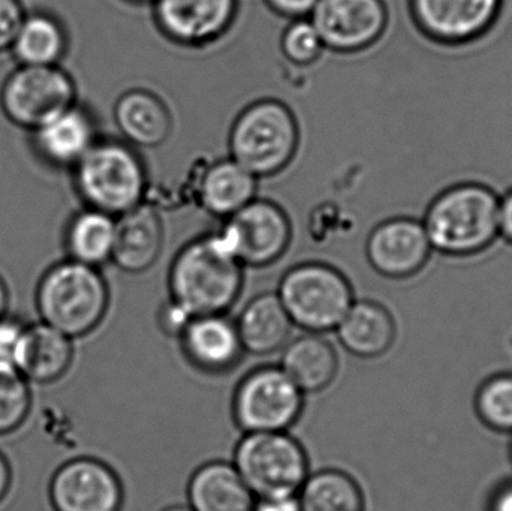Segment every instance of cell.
I'll return each instance as SVG.
<instances>
[{"instance_id":"cell-35","label":"cell","mask_w":512,"mask_h":511,"mask_svg":"<svg viewBox=\"0 0 512 511\" xmlns=\"http://www.w3.org/2000/svg\"><path fill=\"white\" fill-rule=\"evenodd\" d=\"M268 5L283 17L300 20L310 17L318 0H267Z\"/></svg>"},{"instance_id":"cell-41","label":"cell","mask_w":512,"mask_h":511,"mask_svg":"<svg viewBox=\"0 0 512 511\" xmlns=\"http://www.w3.org/2000/svg\"><path fill=\"white\" fill-rule=\"evenodd\" d=\"M164 511H194L191 507H171V509H167Z\"/></svg>"},{"instance_id":"cell-36","label":"cell","mask_w":512,"mask_h":511,"mask_svg":"<svg viewBox=\"0 0 512 511\" xmlns=\"http://www.w3.org/2000/svg\"><path fill=\"white\" fill-rule=\"evenodd\" d=\"M499 233L512 243V191L499 200Z\"/></svg>"},{"instance_id":"cell-13","label":"cell","mask_w":512,"mask_h":511,"mask_svg":"<svg viewBox=\"0 0 512 511\" xmlns=\"http://www.w3.org/2000/svg\"><path fill=\"white\" fill-rule=\"evenodd\" d=\"M502 0H411L415 23L441 44L474 41L495 24Z\"/></svg>"},{"instance_id":"cell-8","label":"cell","mask_w":512,"mask_h":511,"mask_svg":"<svg viewBox=\"0 0 512 511\" xmlns=\"http://www.w3.org/2000/svg\"><path fill=\"white\" fill-rule=\"evenodd\" d=\"M303 395L277 366L256 369L237 387L234 419L246 434L286 432L300 417Z\"/></svg>"},{"instance_id":"cell-30","label":"cell","mask_w":512,"mask_h":511,"mask_svg":"<svg viewBox=\"0 0 512 511\" xmlns=\"http://www.w3.org/2000/svg\"><path fill=\"white\" fill-rule=\"evenodd\" d=\"M478 416L493 431L512 432V374L495 375L475 399Z\"/></svg>"},{"instance_id":"cell-23","label":"cell","mask_w":512,"mask_h":511,"mask_svg":"<svg viewBox=\"0 0 512 511\" xmlns=\"http://www.w3.org/2000/svg\"><path fill=\"white\" fill-rule=\"evenodd\" d=\"M114 119L128 144L147 149L165 143L173 128L167 105L147 90L126 92L117 101Z\"/></svg>"},{"instance_id":"cell-6","label":"cell","mask_w":512,"mask_h":511,"mask_svg":"<svg viewBox=\"0 0 512 511\" xmlns=\"http://www.w3.org/2000/svg\"><path fill=\"white\" fill-rule=\"evenodd\" d=\"M297 146V120L285 104L274 99L249 105L231 129V158L255 177L282 171Z\"/></svg>"},{"instance_id":"cell-28","label":"cell","mask_w":512,"mask_h":511,"mask_svg":"<svg viewBox=\"0 0 512 511\" xmlns=\"http://www.w3.org/2000/svg\"><path fill=\"white\" fill-rule=\"evenodd\" d=\"M66 39L62 26L44 14L24 17L11 48L21 65H57L65 53Z\"/></svg>"},{"instance_id":"cell-19","label":"cell","mask_w":512,"mask_h":511,"mask_svg":"<svg viewBox=\"0 0 512 511\" xmlns=\"http://www.w3.org/2000/svg\"><path fill=\"white\" fill-rule=\"evenodd\" d=\"M188 495L194 511H255L258 504L239 471L227 462L198 468L189 482Z\"/></svg>"},{"instance_id":"cell-31","label":"cell","mask_w":512,"mask_h":511,"mask_svg":"<svg viewBox=\"0 0 512 511\" xmlns=\"http://www.w3.org/2000/svg\"><path fill=\"white\" fill-rule=\"evenodd\" d=\"M324 44L318 30L307 18L294 20L282 36V51L286 59L297 65H309L321 54Z\"/></svg>"},{"instance_id":"cell-29","label":"cell","mask_w":512,"mask_h":511,"mask_svg":"<svg viewBox=\"0 0 512 511\" xmlns=\"http://www.w3.org/2000/svg\"><path fill=\"white\" fill-rule=\"evenodd\" d=\"M32 407L29 381L12 363L0 362V435L17 431Z\"/></svg>"},{"instance_id":"cell-14","label":"cell","mask_w":512,"mask_h":511,"mask_svg":"<svg viewBox=\"0 0 512 511\" xmlns=\"http://www.w3.org/2000/svg\"><path fill=\"white\" fill-rule=\"evenodd\" d=\"M432 249L423 222L411 218L382 222L372 231L366 246L373 269L388 278H409L420 272Z\"/></svg>"},{"instance_id":"cell-24","label":"cell","mask_w":512,"mask_h":511,"mask_svg":"<svg viewBox=\"0 0 512 511\" xmlns=\"http://www.w3.org/2000/svg\"><path fill=\"white\" fill-rule=\"evenodd\" d=\"M280 369L303 393H316L333 383L339 369L336 351L318 333H307L289 342Z\"/></svg>"},{"instance_id":"cell-10","label":"cell","mask_w":512,"mask_h":511,"mask_svg":"<svg viewBox=\"0 0 512 511\" xmlns=\"http://www.w3.org/2000/svg\"><path fill=\"white\" fill-rule=\"evenodd\" d=\"M216 234L242 266L264 267L279 260L288 248L291 224L277 204L255 198Z\"/></svg>"},{"instance_id":"cell-26","label":"cell","mask_w":512,"mask_h":511,"mask_svg":"<svg viewBox=\"0 0 512 511\" xmlns=\"http://www.w3.org/2000/svg\"><path fill=\"white\" fill-rule=\"evenodd\" d=\"M116 216L92 209L78 213L69 225L68 251L71 260L98 269L113 257Z\"/></svg>"},{"instance_id":"cell-33","label":"cell","mask_w":512,"mask_h":511,"mask_svg":"<svg viewBox=\"0 0 512 511\" xmlns=\"http://www.w3.org/2000/svg\"><path fill=\"white\" fill-rule=\"evenodd\" d=\"M24 324L12 318H0V362L12 363L15 348L23 335Z\"/></svg>"},{"instance_id":"cell-37","label":"cell","mask_w":512,"mask_h":511,"mask_svg":"<svg viewBox=\"0 0 512 511\" xmlns=\"http://www.w3.org/2000/svg\"><path fill=\"white\" fill-rule=\"evenodd\" d=\"M490 511H512V482L498 489L490 504Z\"/></svg>"},{"instance_id":"cell-32","label":"cell","mask_w":512,"mask_h":511,"mask_svg":"<svg viewBox=\"0 0 512 511\" xmlns=\"http://www.w3.org/2000/svg\"><path fill=\"white\" fill-rule=\"evenodd\" d=\"M24 17L18 0H0V50L11 47Z\"/></svg>"},{"instance_id":"cell-4","label":"cell","mask_w":512,"mask_h":511,"mask_svg":"<svg viewBox=\"0 0 512 511\" xmlns=\"http://www.w3.org/2000/svg\"><path fill=\"white\" fill-rule=\"evenodd\" d=\"M74 167L78 192L92 209L120 216L143 204L146 167L131 144L96 141Z\"/></svg>"},{"instance_id":"cell-39","label":"cell","mask_w":512,"mask_h":511,"mask_svg":"<svg viewBox=\"0 0 512 511\" xmlns=\"http://www.w3.org/2000/svg\"><path fill=\"white\" fill-rule=\"evenodd\" d=\"M12 483V473L11 467H9V462L6 461L3 453H0V501L6 497L8 494L9 488H11Z\"/></svg>"},{"instance_id":"cell-3","label":"cell","mask_w":512,"mask_h":511,"mask_svg":"<svg viewBox=\"0 0 512 511\" xmlns=\"http://www.w3.org/2000/svg\"><path fill=\"white\" fill-rule=\"evenodd\" d=\"M108 288L96 267L68 260L51 267L36 294L42 323L68 338H81L99 326L108 308Z\"/></svg>"},{"instance_id":"cell-2","label":"cell","mask_w":512,"mask_h":511,"mask_svg":"<svg viewBox=\"0 0 512 511\" xmlns=\"http://www.w3.org/2000/svg\"><path fill=\"white\" fill-rule=\"evenodd\" d=\"M423 225L436 251L478 254L498 237L499 197L480 183L453 186L432 201Z\"/></svg>"},{"instance_id":"cell-11","label":"cell","mask_w":512,"mask_h":511,"mask_svg":"<svg viewBox=\"0 0 512 511\" xmlns=\"http://www.w3.org/2000/svg\"><path fill=\"white\" fill-rule=\"evenodd\" d=\"M48 494L54 511H120L123 504L117 474L92 458L63 464L51 477Z\"/></svg>"},{"instance_id":"cell-20","label":"cell","mask_w":512,"mask_h":511,"mask_svg":"<svg viewBox=\"0 0 512 511\" xmlns=\"http://www.w3.org/2000/svg\"><path fill=\"white\" fill-rule=\"evenodd\" d=\"M340 344L363 359L382 356L396 339V323L387 308L370 300L352 303L339 326Z\"/></svg>"},{"instance_id":"cell-7","label":"cell","mask_w":512,"mask_h":511,"mask_svg":"<svg viewBox=\"0 0 512 511\" xmlns=\"http://www.w3.org/2000/svg\"><path fill=\"white\" fill-rule=\"evenodd\" d=\"M277 296L294 326L318 335L336 330L354 303L348 279L322 263L292 267L280 281Z\"/></svg>"},{"instance_id":"cell-15","label":"cell","mask_w":512,"mask_h":511,"mask_svg":"<svg viewBox=\"0 0 512 511\" xmlns=\"http://www.w3.org/2000/svg\"><path fill=\"white\" fill-rule=\"evenodd\" d=\"M236 11L237 0H155L159 27L183 45L215 41L231 26Z\"/></svg>"},{"instance_id":"cell-34","label":"cell","mask_w":512,"mask_h":511,"mask_svg":"<svg viewBox=\"0 0 512 511\" xmlns=\"http://www.w3.org/2000/svg\"><path fill=\"white\" fill-rule=\"evenodd\" d=\"M192 318L194 317H191L182 306L171 300L170 305L165 306L164 311H162L161 326L170 335L180 336L186 326L191 323Z\"/></svg>"},{"instance_id":"cell-27","label":"cell","mask_w":512,"mask_h":511,"mask_svg":"<svg viewBox=\"0 0 512 511\" xmlns=\"http://www.w3.org/2000/svg\"><path fill=\"white\" fill-rule=\"evenodd\" d=\"M301 511H364L358 483L339 470H324L309 476L297 495Z\"/></svg>"},{"instance_id":"cell-22","label":"cell","mask_w":512,"mask_h":511,"mask_svg":"<svg viewBox=\"0 0 512 511\" xmlns=\"http://www.w3.org/2000/svg\"><path fill=\"white\" fill-rule=\"evenodd\" d=\"M39 152L57 165H75L96 143L95 125L83 108L72 105L35 129Z\"/></svg>"},{"instance_id":"cell-12","label":"cell","mask_w":512,"mask_h":511,"mask_svg":"<svg viewBox=\"0 0 512 511\" xmlns=\"http://www.w3.org/2000/svg\"><path fill=\"white\" fill-rule=\"evenodd\" d=\"M330 50H363L378 41L388 23L384 0H318L310 14Z\"/></svg>"},{"instance_id":"cell-16","label":"cell","mask_w":512,"mask_h":511,"mask_svg":"<svg viewBox=\"0 0 512 511\" xmlns=\"http://www.w3.org/2000/svg\"><path fill=\"white\" fill-rule=\"evenodd\" d=\"M180 338L189 362L209 374L231 371L245 353L236 323L224 314L192 318Z\"/></svg>"},{"instance_id":"cell-5","label":"cell","mask_w":512,"mask_h":511,"mask_svg":"<svg viewBox=\"0 0 512 511\" xmlns=\"http://www.w3.org/2000/svg\"><path fill=\"white\" fill-rule=\"evenodd\" d=\"M234 467L259 501L297 498L309 477L306 452L286 432L246 435L237 446Z\"/></svg>"},{"instance_id":"cell-40","label":"cell","mask_w":512,"mask_h":511,"mask_svg":"<svg viewBox=\"0 0 512 511\" xmlns=\"http://www.w3.org/2000/svg\"><path fill=\"white\" fill-rule=\"evenodd\" d=\"M8 290H6L5 282L0 279V318L6 317V311H8Z\"/></svg>"},{"instance_id":"cell-9","label":"cell","mask_w":512,"mask_h":511,"mask_svg":"<svg viewBox=\"0 0 512 511\" xmlns=\"http://www.w3.org/2000/svg\"><path fill=\"white\" fill-rule=\"evenodd\" d=\"M2 105L12 122L38 129L75 105L74 81L57 65H21L5 81Z\"/></svg>"},{"instance_id":"cell-38","label":"cell","mask_w":512,"mask_h":511,"mask_svg":"<svg viewBox=\"0 0 512 511\" xmlns=\"http://www.w3.org/2000/svg\"><path fill=\"white\" fill-rule=\"evenodd\" d=\"M255 511H301L297 498L279 501H259Z\"/></svg>"},{"instance_id":"cell-25","label":"cell","mask_w":512,"mask_h":511,"mask_svg":"<svg viewBox=\"0 0 512 511\" xmlns=\"http://www.w3.org/2000/svg\"><path fill=\"white\" fill-rule=\"evenodd\" d=\"M256 180L233 158L215 162L201 179V204L212 215L230 218L255 200Z\"/></svg>"},{"instance_id":"cell-17","label":"cell","mask_w":512,"mask_h":511,"mask_svg":"<svg viewBox=\"0 0 512 511\" xmlns=\"http://www.w3.org/2000/svg\"><path fill=\"white\" fill-rule=\"evenodd\" d=\"M72 359L71 338L45 323H38L24 327L12 365L27 381L50 384L68 372Z\"/></svg>"},{"instance_id":"cell-18","label":"cell","mask_w":512,"mask_h":511,"mask_svg":"<svg viewBox=\"0 0 512 511\" xmlns=\"http://www.w3.org/2000/svg\"><path fill=\"white\" fill-rule=\"evenodd\" d=\"M162 245L164 227L153 207L143 203L116 216V237L111 261L123 272H146L161 255Z\"/></svg>"},{"instance_id":"cell-1","label":"cell","mask_w":512,"mask_h":511,"mask_svg":"<svg viewBox=\"0 0 512 511\" xmlns=\"http://www.w3.org/2000/svg\"><path fill=\"white\" fill-rule=\"evenodd\" d=\"M242 285L243 266L216 233L188 243L170 270L171 300L191 317L225 314Z\"/></svg>"},{"instance_id":"cell-21","label":"cell","mask_w":512,"mask_h":511,"mask_svg":"<svg viewBox=\"0 0 512 511\" xmlns=\"http://www.w3.org/2000/svg\"><path fill=\"white\" fill-rule=\"evenodd\" d=\"M236 326L246 353L267 356L285 347L294 324L277 293H264L243 308Z\"/></svg>"}]
</instances>
